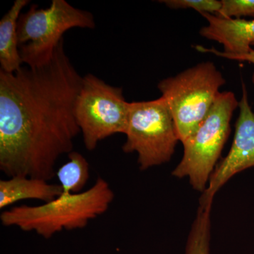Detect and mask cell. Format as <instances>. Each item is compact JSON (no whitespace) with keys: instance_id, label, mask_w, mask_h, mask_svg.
Here are the masks:
<instances>
[{"instance_id":"ba28073f","label":"cell","mask_w":254,"mask_h":254,"mask_svg":"<svg viewBox=\"0 0 254 254\" xmlns=\"http://www.w3.org/2000/svg\"><path fill=\"white\" fill-rule=\"evenodd\" d=\"M239 108L240 115L231 148L217 165L208 186L202 193L199 200L201 208H212L214 197L222 187L237 174L254 167V111L251 108L245 83H242Z\"/></svg>"},{"instance_id":"4fadbf2b","label":"cell","mask_w":254,"mask_h":254,"mask_svg":"<svg viewBox=\"0 0 254 254\" xmlns=\"http://www.w3.org/2000/svg\"><path fill=\"white\" fill-rule=\"evenodd\" d=\"M210 211L211 208H198L187 240L185 254H210Z\"/></svg>"},{"instance_id":"8992f818","label":"cell","mask_w":254,"mask_h":254,"mask_svg":"<svg viewBox=\"0 0 254 254\" xmlns=\"http://www.w3.org/2000/svg\"><path fill=\"white\" fill-rule=\"evenodd\" d=\"M125 153H136L141 170L170 161L179 139L177 127L163 97L128 105Z\"/></svg>"},{"instance_id":"8fae6325","label":"cell","mask_w":254,"mask_h":254,"mask_svg":"<svg viewBox=\"0 0 254 254\" xmlns=\"http://www.w3.org/2000/svg\"><path fill=\"white\" fill-rule=\"evenodd\" d=\"M28 0H16L0 21L1 71L14 73L23 66L18 39V21Z\"/></svg>"},{"instance_id":"9c48e42d","label":"cell","mask_w":254,"mask_h":254,"mask_svg":"<svg viewBox=\"0 0 254 254\" xmlns=\"http://www.w3.org/2000/svg\"><path fill=\"white\" fill-rule=\"evenodd\" d=\"M208 25L200 30V36L222 45L224 51L203 46L195 47L200 53H209L227 58L247 54L254 45V20L222 18L210 14H201Z\"/></svg>"},{"instance_id":"7c38bea8","label":"cell","mask_w":254,"mask_h":254,"mask_svg":"<svg viewBox=\"0 0 254 254\" xmlns=\"http://www.w3.org/2000/svg\"><path fill=\"white\" fill-rule=\"evenodd\" d=\"M56 176L63 190L62 194L81 193L89 180V163L83 155L73 150L68 154V161L56 172Z\"/></svg>"},{"instance_id":"5bb4252c","label":"cell","mask_w":254,"mask_h":254,"mask_svg":"<svg viewBox=\"0 0 254 254\" xmlns=\"http://www.w3.org/2000/svg\"><path fill=\"white\" fill-rule=\"evenodd\" d=\"M160 1L170 9H193L200 14L217 15L222 8V1L217 0H163Z\"/></svg>"},{"instance_id":"5b68a950","label":"cell","mask_w":254,"mask_h":254,"mask_svg":"<svg viewBox=\"0 0 254 254\" xmlns=\"http://www.w3.org/2000/svg\"><path fill=\"white\" fill-rule=\"evenodd\" d=\"M95 27L89 11L74 7L65 0H53L47 8L33 4L18 21V39L23 63L35 66L51 58L63 35L73 28Z\"/></svg>"},{"instance_id":"6da1fadb","label":"cell","mask_w":254,"mask_h":254,"mask_svg":"<svg viewBox=\"0 0 254 254\" xmlns=\"http://www.w3.org/2000/svg\"><path fill=\"white\" fill-rule=\"evenodd\" d=\"M83 76L64 39L53 56L14 73L0 70V170L50 181L58 159L73 151L81 133L74 105Z\"/></svg>"},{"instance_id":"52a82bcc","label":"cell","mask_w":254,"mask_h":254,"mask_svg":"<svg viewBox=\"0 0 254 254\" xmlns=\"http://www.w3.org/2000/svg\"><path fill=\"white\" fill-rule=\"evenodd\" d=\"M129 103L123 88L111 86L95 75L83 76L74 105V115L87 150L100 141L126 131Z\"/></svg>"},{"instance_id":"277c9868","label":"cell","mask_w":254,"mask_h":254,"mask_svg":"<svg viewBox=\"0 0 254 254\" xmlns=\"http://www.w3.org/2000/svg\"><path fill=\"white\" fill-rule=\"evenodd\" d=\"M225 83L215 64L205 62L158 83L161 97L175 120L180 141L183 143L198 128Z\"/></svg>"},{"instance_id":"3957f363","label":"cell","mask_w":254,"mask_h":254,"mask_svg":"<svg viewBox=\"0 0 254 254\" xmlns=\"http://www.w3.org/2000/svg\"><path fill=\"white\" fill-rule=\"evenodd\" d=\"M238 107L235 93H219L206 118L182 143L184 154L173 170L174 177H187L195 190L204 191L230 135L232 115Z\"/></svg>"},{"instance_id":"7a4b0ae2","label":"cell","mask_w":254,"mask_h":254,"mask_svg":"<svg viewBox=\"0 0 254 254\" xmlns=\"http://www.w3.org/2000/svg\"><path fill=\"white\" fill-rule=\"evenodd\" d=\"M115 198L110 184L98 177L88 190L61 194L38 205H21L6 209L0 215L4 227H16L50 239L63 231L84 228L108 211Z\"/></svg>"},{"instance_id":"2e32d148","label":"cell","mask_w":254,"mask_h":254,"mask_svg":"<svg viewBox=\"0 0 254 254\" xmlns=\"http://www.w3.org/2000/svg\"><path fill=\"white\" fill-rule=\"evenodd\" d=\"M227 59L240 62H248V63L253 64L254 65V50L252 48L247 54L229 57ZM252 82H253L254 85V73L253 76H252Z\"/></svg>"},{"instance_id":"9a60e30c","label":"cell","mask_w":254,"mask_h":254,"mask_svg":"<svg viewBox=\"0 0 254 254\" xmlns=\"http://www.w3.org/2000/svg\"><path fill=\"white\" fill-rule=\"evenodd\" d=\"M221 1V9L215 16L227 18L254 16V0H222Z\"/></svg>"},{"instance_id":"30bf717a","label":"cell","mask_w":254,"mask_h":254,"mask_svg":"<svg viewBox=\"0 0 254 254\" xmlns=\"http://www.w3.org/2000/svg\"><path fill=\"white\" fill-rule=\"evenodd\" d=\"M48 182L21 175L0 180V209L6 210L21 200H38L47 203L55 199L62 194L63 190L59 184Z\"/></svg>"}]
</instances>
